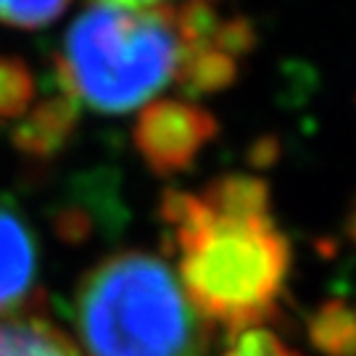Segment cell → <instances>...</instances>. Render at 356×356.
<instances>
[{
	"label": "cell",
	"instance_id": "6da1fadb",
	"mask_svg": "<svg viewBox=\"0 0 356 356\" xmlns=\"http://www.w3.org/2000/svg\"><path fill=\"white\" fill-rule=\"evenodd\" d=\"M248 38L245 22L219 19L204 0L151 8L95 0L66 32L61 85L92 111L127 114L169 88L188 95L225 88Z\"/></svg>",
	"mask_w": 356,
	"mask_h": 356
},
{
	"label": "cell",
	"instance_id": "7a4b0ae2",
	"mask_svg": "<svg viewBox=\"0 0 356 356\" xmlns=\"http://www.w3.org/2000/svg\"><path fill=\"white\" fill-rule=\"evenodd\" d=\"M164 222L179 282L211 327L241 335L277 312L291 243L261 179L232 175L198 193H166Z\"/></svg>",
	"mask_w": 356,
	"mask_h": 356
},
{
	"label": "cell",
	"instance_id": "3957f363",
	"mask_svg": "<svg viewBox=\"0 0 356 356\" xmlns=\"http://www.w3.org/2000/svg\"><path fill=\"white\" fill-rule=\"evenodd\" d=\"M85 356H206L211 325L177 272L145 251H119L82 277L74 301Z\"/></svg>",
	"mask_w": 356,
	"mask_h": 356
},
{
	"label": "cell",
	"instance_id": "277c9868",
	"mask_svg": "<svg viewBox=\"0 0 356 356\" xmlns=\"http://www.w3.org/2000/svg\"><path fill=\"white\" fill-rule=\"evenodd\" d=\"M209 135L211 124L204 111L175 101L153 103L138 122V145L145 161L159 172H175L191 164Z\"/></svg>",
	"mask_w": 356,
	"mask_h": 356
},
{
	"label": "cell",
	"instance_id": "5b68a950",
	"mask_svg": "<svg viewBox=\"0 0 356 356\" xmlns=\"http://www.w3.org/2000/svg\"><path fill=\"white\" fill-rule=\"evenodd\" d=\"M38 282V241L13 206L0 204V314L22 312Z\"/></svg>",
	"mask_w": 356,
	"mask_h": 356
},
{
	"label": "cell",
	"instance_id": "8992f818",
	"mask_svg": "<svg viewBox=\"0 0 356 356\" xmlns=\"http://www.w3.org/2000/svg\"><path fill=\"white\" fill-rule=\"evenodd\" d=\"M0 356H85L64 330L29 309L0 314Z\"/></svg>",
	"mask_w": 356,
	"mask_h": 356
},
{
	"label": "cell",
	"instance_id": "52a82bcc",
	"mask_svg": "<svg viewBox=\"0 0 356 356\" xmlns=\"http://www.w3.org/2000/svg\"><path fill=\"white\" fill-rule=\"evenodd\" d=\"M72 0H0V24L16 29H40L53 24Z\"/></svg>",
	"mask_w": 356,
	"mask_h": 356
},
{
	"label": "cell",
	"instance_id": "ba28073f",
	"mask_svg": "<svg viewBox=\"0 0 356 356\" xmlns=\"http://www.w3.org/2000/svg\"><path fill=\"white\" fill-rule=\"evenodd\" d=\"M32 98V76L19 61L0 58V116H16Z\"/></svg>",
	"mask_w": 356,
	"mask_h": 356
},
{
	"label": "cell",
	"instance_id": "9c48e42d",
	"mask_svg": "<svg viewBox=\"0 0 356 356\" xmlns=\"http://www.w3.org/2000/svg\"><path fill=\"white\" fill-rule=\"evenodd\" d=\"M222 356H301L293 348L282 343L277 335H272L269 330H245L241 335H235V341Z\"/></svg>",
	"mask_w": 356,
	"mask_h": 356
},
{
	"label": "cell",
	"instance_id": "30bf717a",
	"mask_svg": "<svg viewBox=\"0 0 356 356\" xmlns=\"http://www.w3.org/2000/svg\"><path fill=\"white\" fill-rule=\"evenodd\" d=\"M103 3L124 6V8H151V6H164V3H185V0H103Z\"/></svg>",
	"mask_w": 356,
	"mask_h": 356
}]
</instances>
